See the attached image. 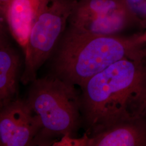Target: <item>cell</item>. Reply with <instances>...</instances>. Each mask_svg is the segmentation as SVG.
I'll list each match as a JSON object with an SVG mask.
<instances>
[{
    "label": "cell",
    "instance_id": "6da1fadb",
    "mask_svg": "<svg viewBox=\"0 0 146 146\" xmlns=\"http://www.w3.org/2000/svg\"><path fill=\"white\" fill-rule=\"evenodd\" d=\"M139 50L96 74L81 88L82 118L88 135L143 117L146 60Z\"/></svg>",
    "mask_w": 146,
    "mask_h": 146
},
{
    "label": "cell",
    "instance_id": "7a4b0ae2",
    "mask_svg": "<svg viewBox=\"0 0 146 146\" xmlns=\"http://www.w3.org/2000/svg\"><path fill=\"white\" fill-rule=\"evenodd\" d=\"M141 47L136 44L134 36L96 35L69 27L52 61L53 75L81 88L94 75L132 56Z\"/></svg>",
    "mask_w": 146,
    "mask_h": 146
},
{
    "label": "cell",
    "instance_id": "3957f363",
    "mask_svg": "<svg viewBox=\"0 0 146 146\" xmlns=\"http://www.w3.org/2000/svg\"><path fill=\"white\" fill-rule=\"evenodd\" d=\"M31 84L26 100L40 120L45 145L57 136L73 137L82 122L81 95L75 86L53 75Z\"/></svg>",
    "mask_w": 146,
    "mask_h": 146
},
{
    "label": "cell",
    "instance_id": "277c9868",
    "mask_svg": "<svg viewBox=\"0 0 146 146\" xmlns=\"http://www.w3.org/2000/svg\"><path fill=\"white\" fill-rule=\"evenodd\" d=\"M77 0H45L30 31L25 54L23 84L36 78L39 68L50 56L64 31Z\"/></svg>",
    "mask_w": 146,
    "mask_h": 146
},
{
    "label": "cell",
    "instance_id": "5b68a950",
    "mask_svg": "<svg viewBox=\"0 0 146 146\" xmlns=\"http://www.w3.org/2000/svg\"><path fill=\"white\" fill-rule=\"evenodd\" d=\"M68 22L77 31L114 35L134 19L125 0H77Z\"/></svg>",
    "mask_w": 146,
    "mask_h": 146
},
{
    "label": "cell",
    "instance_id": "8992f818",
    "mask_svg": "<svg viewBox=\"0 0 146 146\" xmlns=\"http://www.w3.org/2000/svg\"><path fill=\"white\" fill-rule=\"evenodd\" d=\"M45 145L42 126L26 100H14L1 108L0 146Z\"/></svg>",
    "mask_w": 146,
    "mask_h": 146
},
{
    "label": "cell",
    "instance_id": "52a82bcc",
    "mask_svg": "<svg viewBox=\"0 0 146 146\" xmlns=\"http://www.w3.org/2000/svg\"><path fill=\"white\" fill-rule=\"evenodd\" d=\"M5 22L0 21V107L15 100L21 62L7 35Z\"/></svg>",
    "mask_w": 146,
    "mask_h": 146
},
{
    "label": "cell",
    "instance_id": "ba28073f",
    "mask_svg": "<svg viewBox=\"0 0 146 146\" xmlns=\"http://www.w3.org/2000/svg\"><path fill=\"white\" fill-rule=\"evenodd\" d=\"M84 134L85 146H146V119L122 122L93 135Z\"/></svg>",
    "mask_w": 146,
    "mask_h": 146
},
{
    "label": "cell",
    "instance_id": "9c48e42d",
    "mask_svg": "<svg viewBox=\"0 0 146 146\" xmlns=\"http://www.w3.org/2000/svg\"><path fill=\"white\" fill-rule=\"evenodd\" d=\"M45 0H11L4 20L25 52L32 26Z\"/></svg>",
    "mask_w": 146,
    "mask_h": 146
},
{
    "label": "cell",
    "instance_id": "30bf717a",
    "mask_svg": "<svg viewBox=\"0 0 146 146\" xmlns=\"http://www.w3.org/2000/svg\"><path fill=\"white\" fill-rule=\"evenodd\" d=\"M125 4L136 21L146 27V0H125Z\"/></svg>",
    "mask_w": 146,
    "mask_h": 146
},
{
    "label": "cell",
    "instance_id": "8fae6325",
    "mask_svg": "<svg viewBox=\"0 0 146 146\" xmlns=\"http://www.w3.org/2000/svg\"><path fill=\"white\" fill-rule=\"evenodd\" d=\"M11 0H0V15L1 20H4L6 13Z\"/></svg>",
    "mask_w": 146,
    "mask_h": 146
},
{
    "label": "cell",
    "instance_id": "7c38bea8",
    "mask_svg": "<svg viewBox=\"0 0 146 146\" xmlns=\"http://www.w3.org/2000/svg\"><path fill=\"white\" fill-rule=\"evenodd\" d=\"M134 40L136 44L138 46H142L146 43V31L140 34L134 35Z\"/></svg>",
    "mask_w": 146,
    "mask_h": 146
},
{
    "label": "cell",
    "instance_id": "4fadbf2b",
    "mask_svg": "<svg viewBox=\"0 0 146 146\" xmlns=\"http://www.w3.org/2000/svg\"><path fill=\"white\" fill-rule=\"evenodd\" d=\"M141 54L142 56L146 60V47H142L141 48Z\"/></svg>",
    "mask_w": 146,
    "mask_h": 146
},
{
    "label": "cell",
    "instance_id": "5bb4252c",
    "mask_svg": "<svg viewBox=\"0 0 146 146\" xmlns=\"http://www.w3.org/2000/svg\"><path fill=\"white\" fill-rule=\"evenodd\" d=\"M143 117L146 118V109H145V113H144V115H143Z\"/></svg>",
    "mask_w": 146,
    "mask_h": 146
}]
</instances>
